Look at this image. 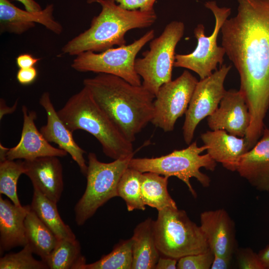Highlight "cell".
<instances>
[{
    "label": "cell",
    "mask_w": 269,
    "mask_h": 269,
    "mask_svg": "<svg viewBox=\"0 0 269 269\" xmlns=\"http://www.w3.org/2000/svg\"><path fill=\"white\" fill-rule=\"evenodd\" d=\"M236 16L221 32L222 46L239 74L251 120L246 137L257 141L269 109V0H237Z\"/></svg>",
    "instance_id": "1"
},
{
    "label": "cell",
    "mask_w": 269,
    "mask_h": 269,
    "mask_svg": "<svg viewBox=\"0 0 269 269\" xmlns=\"http://www.w3.org/2000/svg\"><path fill=\"white\" fill-rule=\"evenodd\" d=\"M83 85L132 143L137 134L151 122L155 96L142 84L134 85L119 77L98 73L94 77L85 79Z\"/></svg>",
    "instance_id": "2"
},
{
    "label": "cell",
    "mask_w": 269,
    "mask_h": 269,
    "mask_svg": "<svg viewBox=\"0 0 269 269\" xmlns=\"http://www.w3.org/2000/svg\"><path fill=\"white\" fill-rule=\"evenodd\" d=\"M88 2L99 3L101 11L93 18L89 28L63 46L61 50L64 54L77 56L86 51L102 52L114 45H126L125 36L128 31L149 27L157 19L154 10H130L112 0H89Z\"/></svg>",
    "instance_id": "3"
},
{
    "label": "cell",
    "mask_w": 269,
    "mask_h": 269,
    "mask_svg": "<svg viewBox=\"0 0 269 269\" xmlns=\"http://www.w3.org/2000/svg\"><path fill=\"white\" fill-rule=\"evenodd\" d=\"M57 114L72 132L82 130L93 135L106 156L115 160L134 155L133 143L124 136L86 87L72 95Z\"/></svg>",
    "instance_id": "4"
},
{
    "label": "cell",
    "mask_w": 269,
    "mask_h": 269,
    "mask_svg": "<svg viewBox=\"0 0 269 269\" xmlns=\"http://www.w3.org/2000/svg\"><path fill=\"white\" fill-rule=\"evenodd\" d=\"M207 146H198L196 141L191 143L184 149L174 150L171 152L159 157L134 158L130 161L129 167L141 173L152 172L169 177L175 176L182 181L194 197L197 193L191 184L190 179L195 178L203 187H208L211 179L200 171L204 167L213 171L217 162L208 153L201 154L206 150Z\"/></svg>",
    "instance_id": "5"
},
{
    "label": "cell",
    "mask_w": 269,
    "mask_h": 269,
    "mask_svg": "<svg viewBox=\"0 0 269 269\" xmlns=\"http://www.w3.org/2000/svg\"><path fill=\"white\" fill-rule=\"evenodd\" d=\"M154 233L157 248L163 257L178 260L209 250L200 227L190 219L184 210L178 208L158 211Z\"/></svg>",
    "instance_id": "6"
},
{
    "label": "cell",
    "mask_w": 269,
    "mask_h": 269,
    "mask_svg": "<svg viewBox=\"0 0 269 269\" xmlns=\"http://www.w3.org/2000/svg\"><path fill=\"white\" fill-rule=\"evenodd\" d=\"M133 157L131 155L105 163L100 161L95 153L88 154L86 189L74 207L78 225L84 224L100 207L118 196V183Z\"/></svg>",
    "instance_id": "7"
},
{
    "label": "cell",
    "mask_w": 269,
    "mask_h": 269,
    "mask_svg": "<svg viewBox=\"0 0 269 269\" xmlns=\"http://www.w3.org/2000/svg\"><path fill=\"white\" fill-rule=\"evenodd\" d=\"M184 29L182 21L169 22L158 37L149 41V49L142 57L135 59V69L142 79V85L155 96L163 84L171 80L175 49Z\"/></svg>",
    "instance_id": "8"
},
{
    "label": "cell",
    "mask_w": 269,
    "mask_h": 269,
    "mask_svg": "<svg viewBox=\"0 0 269 269\" xmlns=\"http://www.w3.org/2000/svg\"><path fill=\"white\" fill-rule=\"evenodd\" d=\"M154 36V30L150 29L130 44L111 48L99 53L92 51L83 52L76 56L71 67L81 72H93L115 75L134 85H141L140 77L134 67L136 56Z\"/></svg>",
    "instance_id": "9"
},
{
    "label": "cell",
    "mask_w": 269,
    "mask_h": 269,
    "mask_svg": "<svg viewBox=\"0 0 269 269\" xmlns=\"http://www.w3.org/2000/svg\"><path fill=\"white\" fill-rule=\"evenodd\" d=\"M205 6L213 13L215 25L211 35H205L203 24H199L194 30L197 40L194 50L189 54H176L174 67H181L190 70L203 79L211 75L214 70H217V65H223L224 56L226 54L223 46L217 43V37L225 21L231 14L230 8L219 7L215 1H208Z\"/></svg>",
    "instance_id": "10"
},
{
    "label": "cell",
    "mask_w": 269,
    "mask_h": 269,
    "mask_svg": "<svg viewBox=\"0 0 269 269\" xmlns=\"http://www.w3.org/2000/svg\"><path fill=\"white\" fill-rule=\"evenodd\" d=\"M198 81L184 70L174 80L163 84L155 95L151 123L165 132L172 131L177 120L185 114Z\"/></svg>",
    "instance_id": "11"
},
{
    "label": "cell",
    "mask_w": 269,
    "mask_h": 269,
    "mask_svg": "<svg viewBox=\"0 0 269 269\" xmlns=\"http://www.w3.org/2000/svg\"><path fill=\"white\" fill-rule=\"evenodd\" d=\"M232 66L223 64L219 70L198 81L187 110L182 127L185 143L189 145L193 140L198 125L211 115L218 108L226 90L224 82Z\"/></svg>",
    "instance_id": "12"
},
{
    "label": "cell",
    "mask_w": 269,
    "mask_h": 269,
    "mask_svg": "<svg viewBox=\"0 0 269 269\" xmlns=\"http://www.w3.org/2000/svg\"><path fill=\"white\" fill-rule=\"evenodd\" d=\"M23 126L18 143L11 148L0 144V160H32L45 156L63 157L67 152L50 144L39 131L35 125L36 114L29 111L26 106L22 107Z\"/></svg>",
    "instance_id": "13"
},
{
    "label": "cell",
    "mask_w": 269,
    "mask_h": 269,
    "mask_svg": "<svg viewBox=\"0 0 269 269\" xmlns=\"http://www.w3.org/2000/svg\"><path fill=\"white\" fill-rule=\"evenodd\" d=\"M250 114L244 95L240 90L226 91L217 110L207 117L211 130H224L244 137L250 124Z\"/></svg>",
    "instance_id": "14"
},
{
    "label": "cell",
    "mask_w": 269,
    "mask_h": 269,
    "mask_svg": "<svg viewBox=\"0 0 269 269\" xmlns=\"http://www.w3.org/2000/svg\"><path fill=\"white\" fill-rule=\"evenodd\" d=\"M53 10V5L49 4L41 10L29 11L16 7L9 0H0V33L21 34L35 27L37 23L55 34H60L63 27L54 19Z\"/></svg>",
    "instance_id": "15"
},
{
    "label": "cell",
    "mask_w": 269,
    "mask_h": 269,
    "mask_svg": "<svg viewBox=\"0 0 269 269\" xmlns=\"http://www.w3.org/2000/svg\"><path fill=\"white\" fill-rule=\"evenodd\" d=\"M200 227L214 255L232 258L236 244L235 223L225 210L203 212Z\"/></svg>",
    "instance_id": "16"
},
{
    "label": "cell",
    "mask_w": 269,
    "mask_h": 269,
    "mask_svg": "<svg viewBox=\"0 0 269 269\" xmlns=\"http://www.w3.org/2000/svg\"><path fill=\"white\" fill-rule=\"evenodd\" d=\"M39 104L47 114V123L40 128V132L48 142L56 143L59 148L69 153L78 165L81 172L86 175L88 165L84 157L85 151L76 142L73 132L58 116L48 92L42 94Z\"/></svg>",
    "instance_id": "17"
},
{
    "label": "cell",
    "mask_w": 269,
    "mask_h": 269,
    "mask_svg": "<svg viewBox=\"0 0 269 269\" xmlns=\"http://www.w3.org/2000/svg\"><path fill=\"white\" fill-rule=\"evenodd\" d=\"M58 157L45 156L23 161L24 174L33 188L57 203L63 190V168Z\"/></svg>",
    "instance_id": "18"
},
{
    "label": "cell",
    "mask_w": 269,
    "mask_h": 269,
    "mask_svg": "<svg viewBox=\"0 0 269 269\" xmlns=\"http://www.w3.org/2000/svg\"><path fill=\"white\" fill-rule=\"evenodd\" d=\"M237 171L257 190L269 191V129L242 156Z\"/></svg>",
    "instance_id": "19"
},
{
    "label": "cell",
    "mask_w": 269,
    "mask_h": 269,
    "mask_svg": "<svg viewBox=\"0 0 269 269\" xmlns=\"http://www.w3.org/2000/svg\"><path fill=\"white\" fill-rule=\"evenodd\" d=\"M207 153L226 169L237 171L242 156L249 150L246 138L224 130L209 131L201 135Z\"/></svg>",
    "instance_id": "20"
},
{
    "label": "cell",
    "mask_w": 269,
    "mask_h": 269,
    "mask_svg": "<svg viewBox=\"0 0 269 269\" xmlns=\"http://www.w3.org/2000/svg\"><path fill=\"white\" fill-rule=\"evenodd\" d=\"M30 205L17 206L0 196V252L27 244L25 219Z\"/></svg>",
    "instance_id": "21"
},
{
    "label": "cell",
    "mask_w": 269,
    "mask_h": 269,
    "mask_svg": "<svg viewBox=\"0 0 269 269\" xmlns=\"http://www.w3.org/2000/svg\"><path fill=\"white\" fill-rule=\"evenodd\" d=\"M132 269H155L160 258L150 218L139 223L134 230Z\"/></svg>",
    "instance_id": "22"
},
{
    "label": "cell",
    "mask_w": 269,
    "mask_h": 269,
    "mask_svg": "<svg viewBox=\"0 0 269 269\" xmlns=\"http://www.w3.org/2000/svg\"><path fill=\"white\" fill-rule=\"evenodd\" d=\"M30 207L41 221L59 239H76L70 227L60 217L57 203L48 198L35 188H33Z\"/></svg>",
    "instance_id": "23"
},
{
    "label": "cell",
    "mask_w": 269,
    "mask_h": 269,
    "mask_svg": "<svg viewBox=\"0 0 269 269\" xmlns=\"http://www.w3.org/2000/svg\"><path fill=\"white\" fill-rule=\"evenodd\" d=\"M24 225L27 244L33 253L44 261L55 248L59 238L31 209L25 219Z\"/></svg>",
    "instance_id": "24"
},
{
    "label": "cell",
    "mask_w": 269,
    "mask_h": 269,
    "mask_svg": "<svg viewBox=\"0 0 269 269\" xmlns=\"http://www.w3.org/2000/svg\"><path fill=\"white\" fill-rule=\"evenodd\" d=\"M168 177L152 172L142 173L141 194L145 205L157 211L166 207L177 208L167 190Z\"/></svg>",
    "instance_id": "25"
},
{
    "label": "cell",
    "mask_w": 269,
    "mask_h": 269,
    "mask_svg": "<svg viewBox=\"0 0 269 269\" xmlns=\"http://www.w3.org/2000/svg\"><path fill=\"white\" fill-rule=\"evenodd\" d=\"M44 262L50 269H84L86 264L80 243L76 239H59Z\"/></svg>",
    "instance_id": "26"
},
{
    "label": "cell",
    "mask_w": 269,
    "mask_h": 269,
    "mask_svg": "<svg viewBox=\"0 0 269 269\" xmlns=\"http://www.w3.org/2000/svg\"><path fill=\"white\" fill-rule=\"evenodd\" d=\"M141 174L140 171L128 167L118 183V196L125 201L129 211L145 210L141 194Z\"/></svg>",
    "instance_id": "27"
},
{
    "label": "cell",
    "mask_w": 269,
    "mask_h": 269,
    "mask_svg": "<svg viewBox=\"0 0 269 269\" xmlns=\"http://www.w3.org/2000/svg\"><path fill=\"white\" fill-rule=\"evenodd\" d=\"M133 239L121 240L112 251L98 261L86 264L84 269H132Z\"/></svg>",
    "instance_id": "28"
},
{
    "label": "cell",
    "mask_w": 269,
    "mask_h": 269,
    "mask_svg": "<svg viewBox=\"0 0 269 269\" xmlns=\"http://www.w3.org/2000/svg\"><path fill=\"white\" fill-rule=\"evenodd\" d=\"M24 173L21 160L5 159L0 161V193L6 195L16 206H22L17 194V183L20 176Z\"/></svg>",
    "instance_id": "29"
},
{
    "label": "cell",
    "mask_w": 269,
    "mask_h": 269,
    "mask_svg": "<svg viewBox=\"0 0 269 269\" xmlns=\"http://www.w3.org/2000/svg\"><path fill=\"white\" fill-rule=\"evenodd\" d=\"M32 250L27 244L16 253L6 254L0 259V269H47V264L32 256Z\"/></svg>",
    "instance_id": "30"
},
{
    "label": "cell",
    "mask_w": 269,
    "mask_h": 269,
    "mask_svg": "<svg viewBox=\"0 0 269 269\" xmlns=\"http://www.w3.org/2000/svg\"><path fill=\"white\" fill-rule=\"evenodd\" d=\"M214 254L209 250L204 253L190 255L178 260V269H211Z\"/></svg>",
    "instance_id": "31"
},
{
    "label": "cell",
    "mask_w": 269,
    "mask_h": 269,
    "mask_svg": "<svg viewBox=\"0 0 269 269\" xmlns=\"http://www.w3.org/2000/svg\"><path fill=\"white\" fill-rule=\"evenodd\" d=\"M238 267L241 269H265L258 254L249 248L237 251Z\"/></svg>",
    "instance_id": "32"
},
{
    "label": "cell",
    "mask_w": 269,
    "mask_h": 269,
    "mask_svg": "<svg viewBox=\"0 0 269 269\" xmlns=\"http://www.w3.org/2000/svg\"><path fill=\"white\" fill-rule=\"evenodd\" d=\"M123 8L130 10L149 11L154 10L156 0H112Z\"/></svg>",
    "instance_id": "33"
},
{
    "label": "cell",
    "mask_w": 269,
    "mask_h": 269,
    "mask_svg": "<svg viewBox=\"0 0 269 269\" xmlns=\"http://www.w3.org/2000/svg\"><path fill=\"white\" fill-rule=\"evenodd\" d=\"M37 76V71L34 67L19 68L16 74V79L22 85H29L34 81Z\"/></svg>",
    "instance_id": "34"
},
{
    "label": "cell",
    "mask_w": 269,
    "mask_h": 269,
    "mask_svg": "<svg viewBox=\"0 0 269 269\" xmlns=\"http://www.w3.org/2000/svg\"><path fill=\"white\" fill-rule=\"evenodd\" d=\"M40 58L33 57L28 53L21 54L16 58V63L19 68H27L34 67Z\"/></svg>",
    "instance_id": "35"
},
{
    "label": "cell",
    "mask_w": 269,
    "mask_h": 269,
    "mask_svg": "<svg viewBox=\"0 0 269 269\" xmlns=\"http://www.w3.org/2000/svg\"><path fill=\"white\" fill-rule=\"evenodd\" d=\"M178 260L169 257H160L156 264V269H177Z\"/></svg>",
    "instance_id": "36"
},
{
    "label": "cell",
    "mask_w": 269,
    "mask_h": 269,
    "mask_svg": "<svg viewBox=\"0 0 269 269\" xmlns=\"http://www.w3.org/2000/svg\"><path fill=\"white\" fill-rule=\"evenodd\" d=\"M232 258L214 255L211 269H228Z\"/></svg>",
    "instance_id": "37"
},
{
    "label": "cell",
    "mask_w": 269,
    "mask_h": 269,
    "mask_svg": "<svg viewBox=\"0 0 269 269\" xmlns=\"http://www.w3.org/2000/svg\"><path fill=\"white\" fill-rule=\"evenodd\" d=\"M23 4L25 10L29 11H38L42 9L40 5L34 0H16Z\"/></svg>",
    "instance_id": "38"
},
{
    "label": "cell",
    "mask_w": 269,
    "mask_h": 269,
    "mask_svg": "<svg viewBox=\"0 0 269 269\" xmlns=\"http://www.w3.org/2000/svg\"><path fill=\"white\" fill-rule=\"evenodd\" d=\"M17 100L15 102L14 105L12 107H8L6 106L4 100L3 99H0V118L3 117V116L7 114H10L14 112L16 106L17 105Z\"/></svg>",
    "instance_id": "39"
},
{
    "label": "cell",
    "mask_w": 269,
    "mask_h": 269,
    "mask_svg": "<svg viewBox=\"0 0 269 269\" xmlns=\"http://www.w3.org/2000/svg\"><path fill=\"white\" fill-rule=\"evenodd\" d=\"M265 269H269V245L258 254Z\"/></svg>",
    "instance_id": "40"
}]
</instances>
